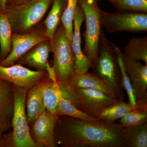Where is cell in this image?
I'll use <instances>...</instances> for the list:
<instances>
[{"label":"cell","mask_w":147,"mask_h":147,"mask_svg":"<svg viewBox=\"0 0 147 147\" xmlns=\"http://www.w3.org/2000/svg\"><path fill=\"white\" fill-rule=\"evenodd\" d=\"M14 105L13 84L0 79V119L11 120Z\"/></svg>","instance_id":"19"},{"label":"cell","mask_w":147,"mask_h":147,"mask_svg":"<svg viewBox=\"0 0 147 147\" xmlns=\"http://www.w3.org/2000/svg\"><path fill=\"white\" fill-rule=\"evenodd\" d=\"M101 26L108 32L139 33L147 31V13L117 10L108 12L100 11Z\"/></svg>","instance_id":"8"},{"label":"cell","mask_w":147,"mask_h":147,"mask_svg":"<svg viewBox=\"0 0 147 147\" xmlns=\"http://www.w3.org/2000/svg\"><path fill=\"white\" fill-rule=\"evenodd\" d=\"M67 0H53L52 8L43 24L45 26L44 33L50 40L51 45L56 30L61 21L66 5Z\"/></svg>","instance_id":"18"},{"label":"cell","mask_w":147,"mask_h":147,"mask_svg":"<svg viewBox=\"0 0 147 147\" xmlns=\"http://www.w3.org/2000/svg\"><path fill=\"white\" fill-rule=\"evenodd\" d=\"M45 110L32 123V138L39 147H55V130L59 118Z\"/></svg>","instance_id":"11"},{"label":"cell","mask_w":147,"mask_h":147,"mask_svg":"<svg viewBox=\"0 0 147 147\" xmlns=\"http://www.w3.org/2000/svg\"><path fill=\"white\" fill-rule=\"evenodd\" d=\"M147 123V108H138L119 119L122 127L136 126Z\"/></svg>","instance_id":"27"},{"label":"cell","mask_w":147,"mask_h":147,"mask_svg":"<svg viewBox=\"0 0 147 147\" xmlns=\"http://www.w3.org/2000/svg\"><path fill=\"white\" fill-rule=\"evenodd\" d=\"M123 127L115 122L59 117L55 130L56 147H126Z\"/></svg>","instance_id":"1"},{"label":"cell","mask_w":147,"mask_h":147,"mask_svg":"<svg viewBox=\"0 0 147 147\" xmlns=\"http://www.w3.org/2000/svg\"><path fill=\"white\" fill-rule=\"evenodd\" d=\"M48 39L44 31L32 30L25 33H13L10 52L0 62V65L9 66L14 64L24 55L38 43Z\"/></svg>","instance_id":"9"},{"label":"cell","mask_w":147,"mask_h":147,"mask_svg":"<svg viewBox=\"0 0 147 147\" xmlns=\"http://www.w3.org/2000/svg\"><path fill=\"white\" fill-rule=\"evenodd\" d=\"M123 64L137 101L147 98V65L123 56Z\"/></svg>","instance_id":"14"},{"label":"cell","mask_w":147,"mask_h":147,"mask_svg":"<svg viewBox=\"0 0 147 147\" xmlns=\"http://www.w3.org/2000/svg\"><path fill=\"white\" fill-rule=\"evenodd\" d=\"M11 120L0 119V147H3V135L11 128Z\"/></svg>","instance_id":"29"},{"label":"cell","mask_w":147,"mask_h":147,"mask_svg":"<svg viewBox=\"0 0 147 147\" xmlns=\"http://www.w3.org/2000/svg\"><path fill=\"white\" fill-rule=\"evenodd\" d=\"M117 9L147 13V0H106Z\"/></svg>","instance_id":"25"},{"label":"cell","mask_w":147,"mask_h":147,"mask_svg":"<svg viewBox=\"0 0 147 147\" xmlns=\"http://www.w3.org/2000/svg\"><path fill=\"white\" fill-rule=\"evenodd\" d=\"M7 0H0V13H5Z\"/></svg>","instance_id":"30"},{"label":"cell","mask_w":147,"mask_h":147,"mask_svg":"<svg viewBox=\"0 0 147 147\" xmlns=\"http://www.w3.org/2000/svg\"><path fill=\"white\" fill-rule=\"evenodd\" d=\"M57 115L59 117L68 116L83 120L94 121L99 120L79 110L69 100L63 97L61 95L58 103Z\"/></svg>","instance_id":"24"},{"label":"cell","mask_w":147,"mask_h":147,"mask_svg":"<svg viewBox=\"0 0 147 147\" xmlns=\"http://www.w3.org/2000/svg\"></svg>","instance_id":"32"},{"label":"cell","mask_w":147,"mask_h":147,"mask_svg":"<svg viewBox=\"0 0 147 147\" xmlns=\"http://www.w3.org/2000/svg\"><path fill=\"white\" fill-rule=\"evenodd\" d=\"M78 4V0H67L66 5L61 19L66 34L71 41L73 36L74 15Z\"/></svg>","instance_id":"26"},{"label":"cell","mask_w":147,"mask_h":147,"mask_svg":"<svg viewBox=\"0 0 147 147\" xmlns=\"http://www.w3.org/2000/svg\"><path fill=\"white\" fill-rule=\"evenodd\" d=\"M59 85L63 97L79 110L95 118L104 108L123 100L109 96L99 90L74 88L69 86L67 83Z\"/></svg>","instance_id":"5"},{"label":"cell","mask_w":147,"mask_h":147,"mask_svg":"<svg viewBox=\"0 0 147 147\" xmlns=\"http://www.w3.org/2000/svg\"><path fill=\"white\" fill-rule=\"evenodd\" d=\"M84 20V11L78 4L74 15L73 32L71 46L75 58L74 73L80 74L88 72L93 65L91 61L83 53L81 47V28Z\"/></svg>","instance_id":"13"},{"label":"cell","mask_w":147,"mask_h":147,"mask_svg":"<svg viewBox=\"0 0 147 147\" xmlns=\"http://www.w3.org/2000/svg\"><path fill=\"white\" fill-rule=\"evenodd\" d=\"M53 67L56 82L58 84H66L74 72L75 58L71 46V41L66 34L62 24L55 32L53 44Z\"/></svg>","instance_id":"6"},{"label":"cell","mask_w":147,"mask_h":147,"mask_svg":"<svg viewBox=\"0 0 147 147\" xmlns=\"http://www.w3.org/2000/svg\"><path fill=\"white\" fill-rule=\"evenodd\" d=\"M47 78L40 81L28 91L26 102L27 119L29 124L33 122L36 119L46 110L42 90Z\"/></svg>","instance_id":"16"},{"label":"cell","mask_w":147,"mask_h":147,"mask_svg":"<svg viewBox=\"0 0 147 147\" xmlns=\"http://www.w3.org/2000/svg\"><path fill=\"white\" fill-rule=\"evenodd\" d=\"M123 54L125 57L142 61L147 65V37H133L129 40Z\"/></svg>","instance_id":"21"},{"label":"cell","mask_w":147,"mask_h":147,"mask_svg":"<svg viewBox=\"0 0 147 147\" xmlns=\"http://www.w3.org/2000/svg\"><path fill=\"white\" fill-rule=\"evenodd\" d=\"M14 110L12 131L3 135V147H39L31 135L26 113V102L28 89L13 85Z\"/></svg>","instance_id":"2"},{"label":"cell","mask_w":147,"mask_h":147,"mask_svg":"<svg viewBox=\"0 0 147 147\" xmlns=\"http://www.w3.org/2000/svg\"><path fill=\"white\" fill-rule=\"evenodd\" d=\"M28 0H7V4H17L26 2Z\"/></svg>","instance_id":"31"},{"label":"cell","mask_w":147,"mask_h":147,"mask_svg":"<svg viewBox=\"0 0 147 147\" xmlns=\"http://www.w3.org/2000/svg\"><path fill=\"white\" fill-rule=\"evenodd\" d=\"M11 26L5 13H0V62L9 54L11 48Z\"/></svg>","instance_id":"23"},{"label":"cell","mask_w":147,"mask_h":147,"mask_svg":"<svg viewBox=\"0 0 147 147\" xmlns=\"http://www.w3.org/2000/svg\"><path fill=\"white\" fill-rule=\"evenodd\" d=\"M115 50L117 56V60L120 69L122 83L123 88L126 91L128 96L129 102L132 105H135L136 100L133 93V90L130 82V79L127 73L123 64V54L118 47L116 46Z\"/></svg>","instance_id":"28"},{"label":"cell","mask_w":147,"mask_h":147,"mask_svg":"<svg viewBox=\"0 0 147 147\" xmlns=\"http://www.w3.org/2000/svg\"><path fill=\"white\" fill-rule=\"evenodd\" d=\"M123 137L126 147H147V123L123 127Z\"/></svg>","instance_id":"20"},{"label":"cell","mask_w":147,"mask_h":147,"mask_svg":"<svg viewBox=\"0 0 147 147\" xmlns=\"http://www.w3.org/2000/svg\"><path fill=\"white\" fill-rule=\"evenodd\" d=\"M74 88H89L99 90L111 97L121 99L117 93L111 85L94 73H74L67 83Z\"/></svg>","instance_id":"15"},{"label":"cell","mask_w":147,"mask_h":147,"mask_svg":"<svg viewBox=\"0 0 147 147\" xmlns=\"http://www.w3.org/2000/svg\"><path fill=\"white\" fill-rule=\"evenodd\" d=\"M53 0H28L17 4H7L5 13L13 33L28 32L38 24L53 4Z\"/></svg>","instance_id":"3"},{"label":"cell","mask_w":147,"mask_h":147,"mask_svg":"<svg viewBox=\"0 0 147 147\" xmlns=\"http://www.w3.org/2000/svg\"><path fill=\"white\" fill-rule=\"evenodd\" d=\"M42 95L46 110L52 114L57 115V108L61 95L59 84L48 78L46 79L42 90Z\"/></svg>","instance_id":"22"},{"label":"cell","mask_w":147,"mask_h":147,"mask_svg":"<svg viewBox=\"0 0 147 147\" xmlns=\"http://www.w3.org/2000/svg\"><path fill=\"white\" fill-rule=\"evenodd\" d=\"M47 77L46 71L31 70L20 64L9 66L0 65V79L21 88L30 89L40 81Z\"/></svg>","instance_id":"10"},{"label":"cell","mask_w":147,"mask_h":147,"mask_svg":"<svg viewBox=\"0 0 147 147\" xmlns=\"http://www.w3.org/2000/svg\"><path fill=\"white\" fill-rule=\"evenodd\" d=\"M100 0H78V4L84 11L86 30L83 36L85 40L84 54L93 64L99 54V40L101 33Z\"/></svg>","instance_id":"7"},{"label":"cell","mask_w":147,"mask_h":147,"mask_svg":"<svg viewBox=\"0 0 147 147\" xmlns=\"http://www.w3.org/2000/svg\"><path fill=\"white\" fill-rule=\"evenodd\" d=\"M52 52V47L49 40L38 43L26 53L15 64L27 65L38 71H47L48 79L56 81L55 71L48 61L49 53Z\"/></svg>","instance_id":"12"},{"label":"cell","mask_w":147,"mask_h":147,"mask_svg":"<svg viewBox=\"0 0 147 147\" xmlns=\"http://www.w3.org/2000/svg\"><path fill=\"white\" fill-rule=\"evenodd\" d=\"M141 108H147V98L137 101L134 105L121 100L104 108L96 118L101 120L113 122L123 117L132 110Z\"/></svg>","instance_id":"17"},{"label":"cell","mask_w":147,"mask_h":147,"mask_svg":"<svg viewBox=\"0 0 147 147\" xmlns=\"http://www.w3.org/2000/svg\"><path fill=\"white\" fill-rule=\"evenodd\" d=\"M99 45V55L92 68L94 73L114 88L121 99L123 100V86L115 50L116 45L108 39L102 30Z\"/></svg>","instance_id":"4"}]
</instances>
